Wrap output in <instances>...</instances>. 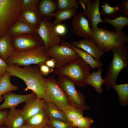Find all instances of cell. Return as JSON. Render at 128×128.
<instances>
[{"instance_id": "cell-1", "label": "cell", "mask_w": 128, "mask_h": 128, "mask_svg": "<svg viewBox=\"0 0 128 128\" xmlns=\"http://www.w3.org/2000/svg\"><path fill=\"white\" fill-rule=\"evenodd\" d=\"M37 65L22 68L16 65H9L6 71L10 77H16L24 81L27 86L25 91L31 90L36 94L37 98L43 99L45 95L46 78L41 74Z\"/></svg>"}, {"instance_id": "cell-2", "label": "cell", "mask_w": 128, "mask_h": 128, "mask_svg": "<svg viewBox=\"0 0 128 128\" xmlns=\"http://www.w3.org/2000/svg\"><path fill=\"white\" fill-rule=\"evenodd\" d=\"M113 58L107 68L106 77L102 84L110 90L116 83V81L120 71L123 69L128 70V46L126 44L111 50Z\"/></svg>"}, {"instance_id": "cell-3", "label": "cell", "mask_w": 128, "mask_h": 128, "mask_svg": "<svg viewBox=\"0 0 128 128\" xmlns=\"http://www.w3.org/2000/svg\"><path fill=\"white\" fill-rule=\"evenodd\" d=\"M96 47L104 53L111 51L113 48L122 46L128 41V37L124 31L120 33L111 30L97 27L92 29L90 38Z\"/></svg>"}, {"instance_id": "cell-4", "label": "cell", "mask_w": 128, "mask_h": 128, "mask_svg": "<svg viewBox=\"0 0 128 128\" xmlns=\"http://www.w3.org/2000/svg\"><path fill=\"white\" fill-rule=\"evenodd\" d=\"M90 67L81 57L59 68H56L55 73L68 77L75 85L84 88L86 78L91 73Z\"/></svg>"}, {"instance_id": "cell-5", "label": "cell", "mask_w": 128, "mask_h": 128, "mask_svg": "<svg viewBox=\"0 0 128 128\" xmlns=\"http://www.w3.org/2000/svg\"><path fill=\"white\" fill-rule=\"evenodd\" d=\"M22 0H0V37L6 35L18 20Z\"/></svg>"}, {"instance_id": "cell-6", "label": "cell", "mask_w": 128, "mask_h": 128, "mask_svg": "<svg viewBox=\"0 0 128 128\" xmlns=\"http://www.w3.org/2000/svg\"><path fill=\"white\" fill-rule=\"evenodd\" d=\"M50 58L45 51L44 44L38 47L28 50L15 51L5 61L8 65L15 64L24 66L38 65Z\"/></svg>"}, {"instance_id": "cell-7", "label": "cell", "mask_w": 128, "mask_h": 128, "mask_svg": "<svg viewBox=\"0 0 128 128\" xmlns=\"http://www.w3.org/2000/svg\"><path fill=\"white\" fill-rule=\"evenodd\" d=\"M58 82L66 95L69 105L83 112L90 110L85 96L76 89L75 85L68 77L59 76Z\"/></svg>"}, {"instance_id": "cell-8", "label": "cell", "mask_w": 128, "mask_h": 128, "mask_svg": "<svg viewBox=\"0 0 128 128\" xmlns=\"http://www.w3.org/2000/svg\"><path fill=\"white\" fill-rule=\"evenodd\" d=\"M43 100L45 102L52 103L62 111L69 105L66 95L53 77L46 78L45 95Z\"/></svg>"}, {"instance_id": "cell-9", "label": "cell", "mask_w": 128, "mask_h": 128, "mask_svg": "<svg viewBox=\"0 0 128 128\" xmlns=\"http://www.w3.org/2000/svg\"><path fill=\"white\" fill-rule=\"evenodd\" d=\"M48 55L56 61L55 68L61 67L80 57L70 47L63 44L53 45L46 51Z\"/></svg>"}, {"instance_id": "cell-10", "label": "cell", "mask_w": 128, "mask_h": 128, "mask_svg": "<svg viewBox=\"0 0 128 128\" xmlns=\"http://www.w3.org/2000/svg\"><path fill=\"white\" fill-rule=\"evenodd\" d=\"M55 26L53 22L44 18L37 29V34L43 41L46 51L53 45H59L61 41L62 38L56 32Z\"/></svg>"}, {"instance_id": "cell-11", "label": "cell", "mask_w": 128, "mask_h": 128, "mask_svg": "<svg viewBox=\"0 0 128 128\" xmlns=\"http://www.w3.org/2000/svg\"><path fill=\"white\" fill-rule=\"evenodd\" d=\"M100 2V0H79L78 1L84 10L83 13L87 17L92 29L96 28L99 23H103L99 10Z\"/></svg>"}, {"instance_id": "cell-12", "label": "cell", "mask_w": 128, "mask_h": 128, "mask_svg": "<svg viewBox=\"0 0 128 128\" xmlns=\"http://www.w3.org/2000/svg\"><path fill=\"white\" fill-rule=\"evenodd\" d=\"M11 38L13 46L16 51L30 50L38 47L44 44L37 34H27L12 37Z\"/></svg>"}, {"instance_id": "cell-13", "label": "cell", "mask_w": 128, "mask_h": 128, "mask_svg": "<svg viewBox=\"0 0 128 128\" xmlns=\"http://www.w3.org/2000/svg\"><path fill=\"white\" fill-rule=\"evenodd\" d=\"M2 96L4 101L0 104V110L6 108H16L22 103L37 97L36 94L33 92L28 94L22 95L16 94L12 91L5 93Z\"/></svg>"}, {"instance_id": "cell-14", "label": "cell", "mask_w": 128, "mask_h": 128, "mask_svg": "<svg viewBox=\"0 0 128 128\" xmlns=\"http://www.w3.org/2000/svg\"><path fill=\"white\" fill-rule=\"evenodd\" d=\"M72 25L76 35L84 38L91 36L92 29L87 17L82 13H78L74 16Z\"/></svg>"}, {"instance_id": "cell-15", "label": "cell", "mask_w": 128, "mask_h": 128, "mask_svg": "<svg viewBox=\"0 0 128 128\" xmlns=\"http://www.w3.org/2000/svg\"><path fill=\"white\" fill-rule=\"evenodd\" d=\"M70 43L76 48L82 50L91 55L97 61L100 62L101 57L104 53L96 46L90 38H84L78 41L70 40Z\"/></svg>"}, {"instance_id": "cell-16", "label": "cell", "mask_w": 128, "mask_h": 128, "mask_svg": "<svg viewBox=\"0 0 128 128\" xmlns=\"http://www.w3.org/2000/svg\"><path fill=\"white\" fill-rule=\"evenodd\" d=\"M37 6L27 7L23 8L19 20L32 27L38 28L42 19Z\"/></svg>"}, {"instance_id": "cell-17", "label": "cell", "mask_w": 128, "mask_h": 128, "mask_svg": "<svg viewBox=\"0 0 128 128\" xmlns=\"http://www.w3.org/2000/svg\"><path fill=\"white\" fill-rule=\"evenodd\" d=\"M44 104L43 99L34 98L26 102L20 109V113L26 121L43 109Z\"/></svg>"}, {"instance_id": "cell-18", "label": "cell", "mask_w": 128, "mask_h": 128, "mask_svg": "<svg viewBox=\"0 0 128 128\" xmlns=\"http://www.w3.org/2000/svg\"><path fill=\"white\" fill-rule=\"evenodd\" d=\"M26 121L20 109L13 108L9 111L4 125L6 128H19L25 123Z\"/></svg>"}, {"instance_id": "cell-19", "label": "cell", "mask_w": 128, "mask_h": 128, "mask_svg": "<svg viewBox=\"0 0 128 128\" xmlns=\"http://www.w3.org/2000/svg\"><path fill=\"white\" fill-rule=\"evenodd\" d=\"M50 118L44 109L26 121V123L33 128H43L50 125Z\"/></svg>"}, {"instance_id": "cell-20", "label": "cell", "mask_w": 128, "mask_h": 128, "mask_svg": "<svg viewBox=\"0 0 128 128\" xmlns=\"http://www.w3.org/2000/svg\"><path fill=\"white\" fill-rule=\"evenodd\" d=\"M37 28L31 27L18 20L9 29L6 34L12 37L29 34H37Z\"/></svg>"}, {"instance_id": "cell-21", "label": "cell", "mask_w": 128, "mask_h": 128, "mask_svg": "<svg viewBox=\"0 0 128 128\" xmlns=\"http://www.w3.org/2000/svg\"><path fill=\"white\" fill-rule=\"evenodd\" d=\"M109 0H104L100 3L99 10L101 14L104 18L114 19L120 13L119 4L114 6H111Z\"/></svg>"}, {"instance_id": "cell-22", "label": "cell", "mask_w": 128, "mask_h": 128, "mask_svg": "<svg viewBox=\"0 0 128 128\" xmlns=\"http://www.w3.org/2000/svg\"><path fill=\"white\" fill-rule=\"evenodd\" d=\"M60 43L65 45L73 49L92 69H94L96 68L98 69L101 68L103 66L102 63L97 61L91 55L81 49L76 48L70 43L63 39L61 41Z\"/></svg>"}, {"instance_id": "cell-23", "label": "cell", "mask_w": 128, "mask_h": 128, "mask_svg": "<svg viewBox=\"0 0 128 128\" xmlns=\"http://www.w3.org/2000/svg\"><path fill=\"white\" fill-rule=\"evenodd\" d=\"M15 51L12 44L11 36L6 34L0 38V58L5 61Z\"/></svg>"}, {"instance_id": "cell-24", "label": "cell", "mask_w": 128, "mask_h": 128, "mask_svg": "<svg viewBox=\"0 0 128 128\" xmlns=\"http://www.w3.org/2000/svg\"><path fill=\"white\" fill-rule=\"evenodd\" d=\"M102 69H98L97 71L91 73L86 78L85 82L86 84L90 85L93 87L96 91L101 94L103 91L101 85L104 82V79L101 76Z\"/></svg>"}, {"instance_id": "cell-25", "label": "cell", "mask_w": 128, "mask_h": 128, "mask_svg": "<svg viewBox=\"0 0 128 128\" xmlns=\"http://www.w3.org/2000/svg\"><path fill=\"white\" fill-rule=\"evenodd\" d=\"M44 109L50 118L67 122L63 112L52 102H45Z\"/></svg>"}, {"instance_id": "cell-26", "label": "cell", "mask_w": 128, "mask_h": 128, "mask_svg": "<svg viewBox=\"0 0 128 128\" xmlns=\"http://www.w3.org/2000/svg\"><path fill=\"white\" fill-rule=\"evenodd\" d=\"M10 76L6 72L4 75L0 78V103L4 99L3 95L5 93L12 91L16 90L18 87L13 84L10 81Z\"/></svg>"}, {"instance_id": "cell-27", "label": "cell", "mask_w": 128, "mask_h": 128, "mask_svg": "<svg viewBox=\"0 0 128 128\" xmlns=\"http://www.w3.org/2000/svg\"><path fill=\"white\" fill-rule=\"evenodd\" d=\"M77 12V9L74 8L58 10L51 15V17L55 18L53 23L56 24L60 23L64 20L70 19L76 15Z\"/></svg>"}, {"instance_id": "cell-28", "label": "cell", "mask_w": 128, "mask_h": 128, "mask_svg": "<svg viewBox=\"0 0 128 128\" xmlns=\"http://www.w3.org/2000/svg\"><path fill=\"white\" fill-rule=\"evenodd\" d=\"M57 7V4L53 0H43L39 4L38 8L41 16L47 18L51 17V15L54 12Z\"/></svg>"}, {"instance_id": "cell-29", "label": "cell", "mask_w": 128, "mask_h": 128, "mask_svg": "<svg viewBox=\"0 0 128 128\" xmlns=\"http://www.w3.org/2000/svg\"><path fill=\"white\" fill-rule=\"evenodd\" d=\"M102 20L103 23L112 25L115 30L119 33L121 32L123 28L128 25V18L121 15L112 19L103 18Z\"/></svg>"}, {"instance_id": "cell-30", "label": "cell", "mask_w": 128, "mask_h": 128, "mask_svg": "<svg viewBox=\"0 0 128 128\" xmlns=\"http://www.w3.org/2000/svg\"><path fill=\"white\" fill-rule=\"evenodd\" d=\"M113 87L118 94L121 105L127 106L128 105V84L121 83L118 85L116 83Z\"/></svg>"}, {"instance_id": "cell-31", "label": "cell", "mask_w": 128, "mask_h": 128, "mask_svg": "<svg viewBox=\"0 0 128 128\" xmlns=\"http://www.w3.org/2000/svg\"><path fill=\"white\" fill-rule=\"evenodd\" d=\"M62 111L65 115L67 122L71 124L75 120L84 115L83 111L70 105L65 107Z\"/></svg>"}, {"instance_id": "cell-32", "label": "cell", "mask_w": 128, "mask_h": 128, "mask_svg": "<svg viewBox=\"0 0 128 128\" xmlns=\"http://www.w3.org/2000/svg\"><path fill=\"white\" fill-rule=\"evenodd\" d=\"M94 122V121L92 118L83 115L75 120L71 124L76 128H88L91 127Z\"/></svg>"}, {"instance_id": "cell-33", "label": "cell", "mask_w": 128, "mask_h": 128, "mask_svg": "<svg viewBox=\"0 0 128 128\" xmlns=\"http://www.w3.org/2000/svg\"><path fill=\"white\" fill-rule=\"evenodd\" d=\"M57 6L59 10L78 8V1L76 0H57Z\"/></svg>"}, {"instance_id": "cell-34", "label": "cell", "mask_w": 128, "mask_h": 128, "mask_svg": "<svg viewBox=\"0 0 128 128\" xmlns=\"http://www.w3.org/2000/svg\"><path fill=\"white\" fill-rule=\"evenodd\" d=\"M50 125L55 128H73L75 127L67 122L50 118Z\"/></svg>"}, {"instance_id": "cell-35", "label": "cell", "mask_w": 128, "mask_h": 128, "mask_svg": "<svg viewBox=\"0 0 128 128\" xmlns=\"http://www.w3.org/2000/svg\"><path fill=\"white\" fill-rule=\"evenodd\" d=\"M37 65L41 73L43 76H48L54 71L53 69L47 66L43 62L39 63Z\"/></svg>"}, {"instance_id": "cell-36", "label": "cell", "mask_w": 128, "mask_h": 128, "mask_svg": "<svg viewBox=\"0 0 128 128\" xmlns=\"http://www.w3.org/2000/svg\"><path fill=\"white\" fill-rule=\"evenodd\" d=\"M119 5L121 15L128 18V0H123Z\"/></svg>"}, {"instance_id": "cell-37", "label": "cell", "mask_w": 128, "mask_h": 128, "mask_svg": "<svg viewBox=\"0 0 128 128\" xmlns=\"http://www.w3.org/2000/svg\"><path fill=\"white\" fill-rule=\"evenodd\" d=\"M55 29L56 33L60 36L64 35L67 32V28L66 26L60 23L55 24Z\"/></svg>"}, {"instance_id": "cell-38", "label": "cell", "mask_w": 128, "mask_h": 128, "mask_svg": "<svg viewBox=\"0 0 128 128\" xmlns=\"http://www.w3.org/2000/svg\"><path fill=\"white\" fill-rule=\"evenodd\" d=\"M39 3V0H22L23 8L27 7L37 6Z\"/></svg>"}, {"instance_id": "cell-39", "label": "cell", "mask_w": 128, "mask_h": 128, "mask_svg": "<svg viewBox=\"0 0 128 128\" xmlns=\"http://www.w3.org/2000/svg\"><path fill=\"white\" fill-rule=\"evenodd\" d=\"M8 66L5 61L0 57V78L3 77L5 74Z\"/></svg>"}, {"instance_id": "cell-40", "label": "cell", "mask_w": 128, "mask_h": 128, "mask_svg": "<svg viewBox=\"0 0 128 128\" xmlns=\"http://www.w3.org/2000/svg\"><path fill=\"white\" fill-rule=\"evenodd\" d=\"M8 112L6 110H0V127L4 125Z\"/></svg>"}, {"instance_id": "cell-41", "label": "cell", "mask_w": 128, "mask_h": 128, "mask_svg": "<svg viewBox=\"0 0 128 128\" xmlns=\"http://www.w3.org/2000/svg\"><path fill=\"white\" fill-rule=\"evenodd\" d=\"M44 63L51 68L53 69L55 67L56 63V60L52 58H50L44 62Z\"/></svg>"}, {"instance_id": "cell-42", "label": "cell", "mask_w": 128, "mask_h": 128, "mask_svg": "<svg viewBox=\"0 0 128 128\" xmlns=\"http://www.w3.org/2000/svg\"><path fill=\"white\" fill-rule=\"evenodd\" d=\"M19 128H33L30 126L25 123Z\"/></svg>"}, {"instance_id": "cell-43", "label": "cell", "mask_w": 128, "mask_h": 128, "mask_svg": "<svg viewBox=\"0 0 128 128\" xmlns=\"http://www.w3.org/2000/svg\"><path fill=\"white\" fill-rule=\"evenodd\" d=\"M43 128H55L50 125L47 126Z\"/></svg>"}, {"instance_id": "cell-44", "label": "cell", "mask_w": 128, "mask_h": 128, "mask_svg": "<svg viewBox=\"0 0 128 128\" xmlns=\"http://www.w3.org/2000/svg\"><path fill=\"white\" fill-rule=\"evenodd\" d=\"M73 128H78L74 127ZM99 128L97 127H91L90 128Z\"/></svg>"}, {"instance_id": "cell-45", "label": "cell", "mask_w": 128, "mask_h": 128, "mask_svg": "<svg viewBox=\"0 0 128 128\" xmlns=\"http://www.w3.org/2000/svg\"><path fill=\"white\" fill-rule=\"evenodd\" d=\"M0 128H6L4 125L0 127Z\"/></svg>"}]
</instances>
